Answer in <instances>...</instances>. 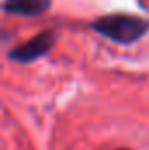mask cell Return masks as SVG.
Returning <instances> with one entry per match:
<instances>
[{
	"label": "cell",
	"mask_w": 149,
	"mask_h": 150,
	"mask_svg": "<svg viewBox=\"0 0 149 150\" xmlns=\"http://www.w3.org/2000/svg\"><path fill=\"white\" fill-rule=\"evenodd\" d=\"M91 28L116 44L130 45L140 40L149 32V19L135 14L114 12L97 18L91 23Z\"/></svg>",
	"instance_id": "1"
},
{
	"label": "cell",
	"mask_w": 149,
	"mask_h": 150,
	"mask_svg": "<svg viewBox=\"0 0 149 150\" xmlns=\"http://www.w3.org/2000/svg\"><path fill=\"white\" fill-rule=\"evenodd\" d=\"M56 42V33L53 30H44L37 33L34 38L12 47L7 54V58L14 63H32L39 58L46 56Z\"/></svg>",
	"instance_id": "2"
},
{
	"label": "cell",
	"mask_w": 149,
	"mask_h": 150,
	"mask_svg": "<svg viewBox=\"0 0 149 150\" xmlns=\"http://www.w3.org/2000/svg\"><path fill=\"white\" fill-rule=\"evenodd\" d=\"M51 4L53 0H4V11L21 18H37L51 9Z\"/></svg>",
	"instance_id": "3"
},
{
	"label": "cell",
	"mask_w": 149,
	"mask_h": 150,
	"mask_svg": "<svg viewBox=\"0 0 149 150\" xmlns=\"http://www.w3.org/2000/svg\"><path fill=\"white\" fill-rule=\"evenodd\" d=\"M119 150H126V149H119Z\"/></svg>",
	"instance_id": "4"
}]
</instances>
